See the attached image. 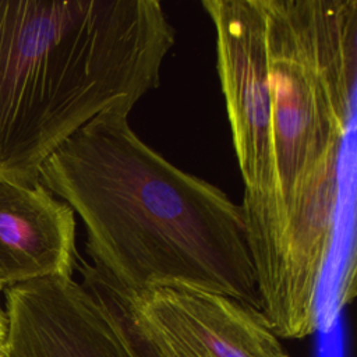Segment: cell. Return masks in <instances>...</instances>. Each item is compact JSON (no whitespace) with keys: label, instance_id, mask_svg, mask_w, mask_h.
Wrapping results in <instances>:
<instances>
[{"label":"cell","instance_id":"6da1fadb","mask_svg":"<svg viewBox=\"0 0 357 357\" xmlns=\"http://www.w3.org/2000/svg\"><path fill=\"white\" fill-rule=\"evenodd\" d=\"M39 181L81 218L85 265L112 289L199 290L259 311L241 205L146 145L127 112H105L75 131Z\"/></svg>","mask_w":357,"mask_h":357},{"label":"cell","instance_id":"8992f818","mask_svg":"<svg viewBox=\"0 0 357 357\" xmlns=\"http://www.w3.org/2000/svg\"><path fill=\"white\" fill-rule=\"evenodd\" d=\"M6 357H137L109 304L68 276L6 289Z\"/></svg>","mask_w":357,"mask_h":357},{"label":"cell","instance_id":"277c9868","mask_svg":"<svg viewBox=\"0 0 357 357\" xmlns=\"http://www.w3.org/2000/svg\"><path fill=\"white\" fill-rule=\"evenodd\" d=\"M216 39V70L244 181L243 209L273 192L272 99L262 0H204Z\"/></svg>","mask_w":357,"mask_h":357},{"label":"cell","instance_id":"ba28073f","mask_svg":"<svg viewBox=\"0 0 357 357\" xmlns=\"http://www.w3.org/2000/svg\"><path fill=\"white\" fill-rule=\"evenodd\" d=\"M95 291L109 304V307H110V308L113 310V312L116 314V317H117L120 325L123 326V329H124V332H126V335H127V337H128V340H130V343H131V346H132V349H134L137 357H159V356L155 353V350L149 346V343H148V342L139 335V332L132 326V324L128 321L127 315H126L124 311L119 307V304H117L106 291H103L100 287H96Z\"/></svg>","mask_w":357,"mask_h":357},{"label":"cell","instance_id":"9c48e42d","mask_svg":"<svg viewBox=\"0 0 357 357\" xmlns=\"http://www.w3.org/2000/svg\"><path fill=\"white\" fill-rule=\"evenodd\" d=\"M4 335H6V315L0 307V344L4 340Z\"/></svg>","mask_w":357,"mask_h":357},{"label":"cell","instance_id":"30bf717a","mask_svg":"<svg viewBox=\"0 0 357 357\" xmlns=\"http://www.w3.org/2000/svg\"><path fill=\"white\" fill-rule=\"evenodd\" d=\"M0 357H6V354H4L3 349H1V344H0Z\"/></svg>","mask_w":357,"mask_h":357},{"label":"cell","instance_id":"3957f363","mask_svg":"<svg viewBox=\"0 0 357 357\" xmlns=\"http://www.w3.org/2000/svg\"><path fill=\"white\" fill-rule=\"evenodd\" d=\"M275 188L243 209L254 268L294 204L339 181L354 110L357 0H262Z\"/></svg>","mask_w":357,"mask_h":357},{"label":"cell","instance_id":"5b68a950","mask_svg":"<svg viewBox=\"0 0 357 357\" xmlns=\"http://www.w3.org/2000/svg\"><path fill=\"white\" fill-rule=\"evenodd\" d=\"M81 264L84 278L119 304L159 357H290L259 311L237 300L170 287L128 296Z\"/></svg>","mask_w":357,"mask_h":357},{"label":"cell","instance_id":"52a82bcc","mask_svg":"<svg viewBox=\"0 0 357 357\" xmlns=\"http://www.w3.org/2000/svg\"><path fill=\"white\" fill-rule=\"evenodd\" d=\"M75 213L40 181L0 180V291L36 279L73 276Z\"/></svg>","mask_w":357,"mask_h":357},{"label":"cell","instance_id":"7a4b0ae2","mask_svg":"<svg viewBox=\"0 0 357 357\" xmlns=\"http://www.w3.org/2000/svg\"><path fill=\"white\" fill-rule=\"evenodd\" d=\"M174 40L158 0H0V180L39 181L75 131L130 113Z\"/></svg>","mask_w":357,"mask_h":357}]
</instances>
